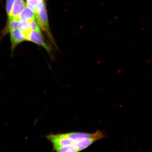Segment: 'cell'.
Returning a JSON list of instances; mask_svg holds the SVG:
<instances>
[{"label": "cell", "instance_id": "cell-1", "mask_svg": "<svg viewBox=\"0 0 152 152\" xmlns=\"http://www.w3.org/2000/svg\"><path fill=\"white\" fill-rule=\"evenodd\" d=\"M38 14L36 16V20L40 28L45 32L49 41L54 46L56 47V42L51 33L49 27L48 17L45 6V0H38Z\"/></svg>", "mask_w": 152, "mask_h": 152}, {"label": "cell", "instance_id": "cell-2", "mask_svg": "<svg viewBox=\"0 0 152 152\" xmlns=\"http://www.w3.org/2000/svg\"><path fill=\"white\" fill-rule=\"evenodd\" d=\"M49 141L52 143L53 150L62 146L75 144V140L70 138L67 134H50L45 136Z\"/></svg>", "mask_w": 152, "mask_h": 152}, {"label": "cell", "instance_id": "cell-3", "mask_svg": "<svg viewBox=\"0 0 152 152\" xmlns=\"http://www.w3.org/2000/svg\"><path fill=\"white\" fill-rule=\"evenodd\" d=\"M106 135L100 130L96 131L94 135L85 140L76 141L75 144V147L79 151L86 149L95 142L98 140L106 138Z\"/></svg>", "mask_w": 152, "mask_h": 152}, {"label": "cell", "instance_id": "cell-4", "mask_svg": "<svg viewBox=\"0 0 152 152\" xmlns=\"http://www.w3.org/2000/svg\"><path fill=\"white\" fill-rule=\"evenodd\" d=\"M45 39L39 33L35 30H32L26 36V40L31 42L42 47L47 52L51 55L52 49L44 41Z\"/></svg>", "mask_w": 152, "mask_h": 152}, {"label": "cell", "instance_id": "cell-5", "mask_svg": "<svg viewBox=\"0 0 152 152\" xmlns=\"http://www.w3.org/2000/svg\"><path fill=\"white\" fill-rule=\"evenodd\" d=\"M9 32L10 33L11 51L13 52L17 45L26 40V37L19 28L11 30Z\"/></svg>", "mask_w": 152, "mask_h": 152}, {"label": "cell", "instance_id": "cell-6", "mask_svg": "<svg viewBox=\"0 0 152 152\" xmlns=\"http://www.w3.org/2000/svg\"><path fill=\"white\" fill-rule=\"evenodd\" d=\"M24 0H15L11 15V19L18 20L21 13L26 7Z\"/></svg>", "mask_w": 152, "mask_h": 152}, {"label": "cell", "instance_id": "cell-7", "mask_svg": "<svg viewBox=\"0 0 152 152\" xmlns=\"http://www.w3.org/2000/svg\"><path fill=\"white\" fill-rule=\"evenodd\" d=\"M36 20L35 13L27 5L20 15L19 20L30 22Z\"/></svg>", "mask_w": 152, "mask_h": 152}, {"label": "cell", "instance_id": "cell-8", "mask_svg": "<svg viewBox=\"0 0 152 152\" xmlns=\"http://www.w3.org/2000/svg\"><path fill=\"white\" fill-rule=\"evenodd\" d=\"M66 134L70 138L75 140V141L85 140V139L93 136L94 134L75 132L66 133Z\"/></svg>", "mask_w": 152, "mask_h": 152}, {"label": "cell", "instance_id": "cell-9", "mask_svg": "<svg viewBox=\"0 0 152 152\" xmlns=\"http://www.w3.org/2000/svg\"><path fill=\"white\" fill-rule=\"evenodd\" d=\"M19 22L20 20H13V19L8 20V22H7L6 27L4 30L3 34L7 33L11 30L18 28Z\"/></svg>", "mask_w": 152, "mask_h": 152}, {"label": "cell", "instance_id": "cell-10", "mask_svg": "<svg viewBox=\"0 0 152 152\" xmlns=\"http://www.w3.org/2000/svg\"><path fill=\"white\" fill-rule=\"evenodd\" d=\"M18 28L24 34L26 38V36L30 33L32 30L30 28L29 22L27 21H23L20 20Z\"/></svg>", "mask_w": 152, "mask_h": 152}, {"label": "cell", "instance_id": "cell-11", "mask_svg": "<svg viewBox=\"0 0 152 152\" xmlns=\"http://www.w3.org/2000/svg\"><path fill=\"white\" fill-rule=\"evenodd\" d=\"M74 144H71L62 146L56 148L53 151L57 152H78L79 151L77 148Z\"/></svg>", "mask_w": 152, "mask_h": 152}, {"label": "cell", "instance_id": "cell-12", "mask_svg": "<svg viewBox=\"0 0 152 152\" xmlns=\"http://www.w3.org/2000/svg\"><path fill=\"white\" fill-rule=\"evenodd\" d=\"M26 5L34 11L35 15V16L38 14V6L39 1L38 0H26Z\"/></svg>", "mask_w": 152, "mask_h": 152}, {"label": "cell", "instance_id": "cell-13", "mask_svg": "<svg viewBox=\"0 0 152 152\" xmlns=\"http://www.w3.org/2000/svg\"><path fill=\"white\" fill-rule=\"evenodd\" d=\"M15 0H7L6 10L8 20L11 18V15Z\"/></svg>", "mask_w": 152, "mask_h": 152}, {"label": "cell", "instance_id": "cell-14", "mask_svg": "<svg viewBox=\"0 0 152 152\" xmlns=\"http://www.w3.org/2000/svg\"><path fill=\"white\" fill-rule=\"evenodd\" d=\"M29 24L30 28H31V30H35V31L37 32L38 33H39L40 34L44 39H45L42 33L40 28L39 26L37 23V22L36 21V20L29 22Z\"/></svg>", "mask_w": 152, "mask_h": 152}]
</instances>
